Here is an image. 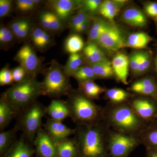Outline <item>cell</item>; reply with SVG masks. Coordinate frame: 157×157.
<instances>
[{"mask_svg": "<svg viewBox=\"0 0 157 157\" xmlns=\"http://www.w3.org/2000/svg\"><path fill=\"white\" fill-rule=\"evenodd\" d=\"M42 94L41 82L35 77H28L6 91L4 100L11 107L20 108L29 105Z\"/></svg>", "mask_w": 157, "mask_h": 157, "instance_id": "6da1fadb", "label": "cell"}, {"mask_svg": "<svg viewBox=\"0 0 157 157\" xmlns=\"http://www.w3.org/2000/svg\"><path fill=\"white\" fill-rule=\"evenodd\" d=\"M69 76L64 67L53 61L46 70L41 83L42 94L50 97H59L67 94L70 89Z\"/></svg>", "mask_w": 157, "mask_h": 157, "instance_id": "7a4b0ae2", "label": "cell"}, {"mask_svg": "<svg viewBox=\"0 0 157 157\" xmlns=\"http://www.w3.org/2000/svg\"><path fill=\"white\" fill-rule=\"evenodd\" d=\"M110 119L116 128L125 134L136 132L141 127L140 118L132 107L125 105L117 107L112 110Z\"/></svg>", "mask_w": 157, "mask_h": 157, "instance_id": "3957f363", "label": "cell"}, {"mask_svg": "<svg viewBox=\"0 0 157 157\" xmlns=\"http://www.w3.org/2000/svg\"><path fill=\"white\" fill-rule=\"evenodd\" d=\"M79 142L85 157H98L104 153V136L100 129L95 127L84 130L80 135Z\"/></svg>", "mask_w": 157, "mask_h": 157, "instance_id": "277c9868", "label": "cell"}, {"mask_svg": "<svg viewBox=\"0 0 157 157\" xmlns=\"http://www.w3.org/2000/svg\"><path fill=\"white\" fill-rule=\"evenodd\" d=\"M126 41L120 28L115 23L109 22L97 44L103 51L113 53L126 47Z\"/></svg>", "mask_w": 157, "mask_h": 157, "instance_id": "5b68a950", "label": "cell"}, {"mask_svg": "<svg viewBox=\"0 0 157 157\" xmlns=\"http://www.w3.org/2000/svg\"><path fill=\"white\" fill-rule=\"evenodd\" d=\"M14 60L25 68L29 77H35L42 68V61L30 44H25L17 51Z\"/></svg>", "mask_w": 157, "mask_h": 157, "instance_id": "8992f818", "label": "cell"}, {"mask_svg": "<svg viewBox=\"0 0 157 157\" xmlns=\"http://www.w3.org/2000/svg\"><path fill=\"white\" fill-rule=\"evenodd\" d=\"M135 137L125 133H116L110 135L109 140V151L114 157L126 155L137 145Z\"/></svg>", "mask_w": 157, "mask_h": 157, "instance_id": "52a82bcc", "label": "cell"}, {"mask_svg": "<svg viewBox=\"0 0 157 157\" xmlns=\"http://www.w3.org/2000/svg\"><path fill=\"white\" fill-rule=\"evenodd\" d=\"M72 109L76 118L82 121L94 120L98 116L97 107L84 96H76L73 98Z\"/></svg>", "mask_w": 157, "mask_h": 157, "instance_id": "ba28073f", "label": "cell"}, {"mask_svg": "<svg viewBox=\"0 0 157 157\" xmlns=\"http://www.w3.org/2000/svg\"><path fill=\"white\" fill-rule=\"evenodd\" d=\"M82 1L52 0L47 2L48 10L54 13L63 22L69 21L74 11L81 9Z\"/></svg>", "mask_w": 157, "mask_h": 157, "instance_id": "9c48e42d", "label": "cell"}, {"mask_svg": "<svg viewBox=\"0 0 157 157\" xmlns=\"http://www.w3.org/2000/svg\"><path fill=\"white\" fill-rule=\"evenodd\" d=\"M44 113L38 104L32 105L27 111L23 120L25 131L30 137H33L39 131Z\"/></svg>", "mask_w": 157, "mask_h": 157, "instance_id": "30bf717a", "label": "cell"}, {"mask_svg": "<svg viewBox=\"0 0 157 157\" xmlns=\"http://www.w3.org/2000/svg\"><path fill=\"white\" fill-rule=\"evenodd\" d=\"M131 107L140 118L151 122L157 119V101L152 98L135 99Z\"/></svg>", "mask_w": 157, "mask_h": 157, "instance_id": "8fae6325", "label": "cell"}, {"mask_svg": "<svg viewBox=\"0 0 157 157\" xmlns=\"http://www.w3.org/2000/svg\"><path fill=\"white\" fill-rule=\"evenodd\" d=\"M131 90L157 101V79L153 76H146L135 82L131 86Z\"/></svg>", "mask_w": 157, "mask_h": 157, "instance_id": "7c38bea8", "label": "cell"}, {"mask_svg": "<svg viewBox=\"0 0 157 157\" xmlns=\"http://www.w3.org/2000/svg\"><path fill=\"white\" fill-rule=\"evenodd\" d=\"M114 76L124 84H128L130 66L129 56L122 52H118L111 61Z\"/></svg>", "mask_w": 157, "mask_h": 157, "instance_id": "4fadbf2b", "label": "cell"}, {"mask_svg": "<svg viewBox=\"0 0 157 157\" xmlns=\"http://www.w3.org/2000/svg\"><path fill=\"white\" fill-rule=\"evenodd\" d=\"M37 151L42 157H56L57 154L56 144L48 134L40 131L35 140Z\"/></svg>", "mask_w": 157, "mask_h": 157, "instance_id": "5bb4252c", "label": "cell"}, {"mask_svg": "<svg viewBox=\"0 0 157 157\" xmlns=\"http://www.w3.org/2000/svg\"><path fill=\"white\" fill-rule=\"evenodd\" d=\"M121 16L123 21L131 26L142 28L148 25V20L146 14L144 11L136 7H129L125 9Z\"/></svg>", "mask_w": 157, "mask_h": 157, "instance_id": "9a60e30c", "label": "cell"}, {"mask_svg": "<svg viewBox=\"0 0 157 157\" xmlns=\"http://www.w3.org/2000/svg\"><path fill=\"white\" fill-rule=\"evenodd\" d=\"M46 129L48 135L57 144L73 134L75 131L68 128L62 121L51 119L46 124Z\"/></svg>", "mask_w": 157, "mask_h": 157, "instance_id": "2e32d148", "label": "cell"}, {"mask_svg": "<svg viewBox=\"0 0 157 157\" xmlns=\"http://www.w3.org/2000/svg\"><path fill=\"white\" fill-rule=\"evenodd\" d=\"M40 26L50 33H57L63 28L64 23L49 10L42 11L39 15Z\"/></svg>", "mask_w": 157, "mask_h": 157, "instance_id": "e0dca14e", "label": "cell"}, {"mask_svg": "<svg viewBox=\"0 0 157 157\" xmlns=\"http://www.w3.org/2000/svg\"><path fill=\"white\" fill-rule=\"evenodd\" d=\"M83 56L90 65L96 64L108 60L104 51L94 42H88L83 50Z\"/></svg>", "mask_w": 157, "mask_h": 157, "instance_id": "ac0fdd59", "label": "cell"}, {"mask_svg": "<svg viewBox=\"0 0 157 157\" xmlns=\"http://www.w3.org/2000/svg\"><path fill=\"white\" fill-rule=\"evenodd\" d=\"M149 34L142 32H135L129 35L126 38V47L135 49H145L153 41Z\"/></svg>", "mask_w": 157, "mask_h": 157, "instance_id": "d6986e66", "label": "cell"}, {"mask_svg": "<svg viewBox=\"0 0 157 157\" xmlns=\"http://www.w3.org/2000/svg\"><path fill=\"white\" fill-rule=\"evenodd\" d=\"M124 6L119 0L104 1L99 9V13L108 22L114 23V19L120 11L121 8Z\"/></svg>", "mask_w": 157, "mask_h": 157, "instance_id": "ffe728a7", "label": "cell"}, {"mask_svg": "<svg viewBox=\"0 0 157 157\" xmlns=\"http://www.w3.org/2000/svg\"><path fill=\"white\" fill-rule=\"evenodd\" d=\"M47 111L52 119L59 121L64 120L70 113L68 106L62 101L57 100L51 101Z\"/></svg>", "mask_w": 157, "mask_h": 157, "instance_id": "44dd1931", "label": "cell"}, {"mask_svg": "<svg viewBox=\"0 0 157 157\" xmlns=\"http://www.w3.org/2000/svg\"><path fill=\"white\" fill-rule=\"evenodd\" d=\"M109 23L100 17L93 18L88 30V42L97 43Z\"/></svg>", "mask_w": 157, "mask_h": 157, "instance_id": "7402d4cb", "label": "cell"}, {"mask_svg": "<svg viewBox=\"0 0 157 157\" xmlns=\"http://www.w3.org/2000/svg\"><path fill=\"white\" fill-rule=\"evenodd\" d=\"M84 40L81 36L74 33L68 36L65 40L64 49L70 54L79 53L85 46Z\"/></svg>", "mask_w": 157, "mask_h": 157, "instance_id": "603a6c76", "label": "cell"}, {"mask_svg": "<svg viewBox=\"0 0 157 157\" xmlns=\"http://www.w3.org/2000/svg\"><path fill=\"white\" fill-rule=\"evenodd\" d=\"M83 56L80 53L72 54L70 56L64 67L65 73L68 76H73L75 73L83 66Z\"/></svg>", "mask_w": 157, "mask_h": 157, "instance_id": "cb8c5ba5", "label": "cell"}, {"mask_svg": "<svg viewBox=\"0 0 157 157\" xmlns=\"http://www.w3.org/2000/svg\"><path fill=\"white\" fill-rule=\"evenodd\" d=\"M79 86L85 96L88 99H97L105 91L104 88L93 80L81 82L79 83Z\"/></svg>", "mask_w": 157, "mask_h": 157, "instance_id": "d4e9b609", "label": "cell"}, {"mask_svg": "<svg viewBox=\"0 0 157 157\" xmlns=\"http://www.w3.org/2000/svg\"><path fill=\"white\" fill-rule=\"evenodd\" d=\"M90 66L92 68L97 78H109L114 76L111 61L109 60Z\"/></svg>", "mask_w": 157, "mask_h": 157, "instance_id": "484cf974", "label": "cell"}, {"mask_svg": "<svg viewBox=\"0 0 157 157\" xmlns=\"http://www.w3.org/2000/svg\"><path fill=\"white\" fill-rule=\"evenodd\" d=\"M153 57L151 51L146 49L140 51V63L137 75L145 74L150 70L153 66Z\"/></svg>", "mask_w": 157, "mask_h": 157, "instance_id": "4316f807", "label": "cell"}, {"mask_svg": "<svg viewBox=\"0 0 157 157\" xmlns=\"http://www.w3.org/2000/svg\"><path fill=\"white\" fill-rule=\"evenodd\" d=\"M143 139L148 147L157 149V119L151 121L145 129Z\"/></svg>", "mask_w": 157, "mask_h": 157, "instance_id": "83f0119b", "label": "cell"}, {"mask_svg": "<svg viewBox=\"0 0 157 157\" xmlns=\"http://www.w3.org/2000/svg\"><path fill=\"white\" fill-rule=\"evenodd\" d=\"M57 153L60 157H74L76 148L72 140H64L56 144Z\"/></svg>", "mask_w": 157, "mask_h": 157, "instance_id": "f1b7e54d", "label": "cell"}, {"mask_svg": "<svg viewBox=\"0 0 157 157\" xmlns=\"http://www.w3.org/2000/svg\"><path fill=\"white\" fill-rule=\"evenodd\" d=\"M15 35L9 26L1 24L0 27V44L1 47L6 49L10 47L14 39Z\"/></svg>", "mask_w": 157, "mask_h": 157, "instance_id": "f546056e", "label": "cell"}, {"mask_svg": "<svg viewBox=\"0 0 157 157\" xmlns=\"http://www.w3.org/2000/svg\"><path fill=\"white\" fill-rule=\"evenodd\" d=\"M32 153L29 147L20 140L14 144L8 157H31Z\"/></svg>", "mask_w": 157, "mask_h": 157, "instance_id": "4dcf8cb0", "label": "cell"}, {"mask_svg": "<svg viewBox=\"0 0 157 157\" xmlns=\"http://www.w3.org/2000/svg\"><path fill=\"white\" fill-rule=\"evenodd\" d=\"M13 114L12 107L10 104L4 100H1L0 103V128L2 129L9 122Z\"/></svg>", "mask_w": 157, "mask_h": 157, "instance_id": "1f68e13d", "label": "cell"}, {"mask_svg": "<svg viewBox=\"0 0 157 157\" xmlns=\"http://www.w3.org/2000/svg\"><path fill=\"white\" fill-rule=\"evenodd\" d=\"M73 77L79 83L90 80H94L95 78H97L92 68L90 65H83L74 74Z\"/></svg>", "mask_w": 157, "mask_h": 157, "instance_id": "d6a6232c", "label": "cell"}, {"mask_svg": "<svg viewBox=\"0 0 157 157\" xmlns=\"http://www.w3.org/2000/svg\"><path fill=\"white\" fill-rule=\"evenodd\" d=\"M106 95L110 101L113 103H120L124 102L128 98V93L121 88H114L106 92Z\"/></svg>", "mask_w": 157, "mask_h": 157, "instance_id": "836d02e7", "label": "cell"}, {"mask_svg": "<svg viewBox=\"0 0 157 157\" xmlns=\"http://www.w3.org/2000/svg\"><path fill=\"white\" fill-rule=\"evenodd\" d=\"M92 18V14L80 9L79 11L71 17L68 21V25L73 30L76 27Z\"/></svg>", "mask_w": 157, "mask_h": 157, "instance_id": "e575fe53", "label": "cell"}, {"mask_svg": "<svg viewBox=\"0 0 157 157\" xmlns=\"http://www.w3.org/2000/svg\"><path fill=\"white\" fill-rule=\"evenodd\" d=\"M53 39L51 33L44 29L43 33L34 46L39 51H44L53 44Z\"/></svg>", "mask_w": 157, "mask_h": 157, "instance_id": "d590c367", "label": "cell"}, {"mask_svg": "<svg viewBox=\"0 0 157 157\" xmlns=\"http://www.w3.org/2000/svg\"><path fill=\"white\" fill-rule=\"evenodd\" d=\"M14 136L13 130H9L0 134V151L2 152L10 145Z\"/></svg>", "mask_w": 157, "mask_h": 157, "instance_id": "8d00e7d4", "label": "cell"}, {"mask_svg": "<svg viewBox=\"0 0 157 157\" xmlns=\"http://www.w3.org/2000/svg\"><path fill=\"white\" fill-rule=\"evenodd\" d=\"M101 0H85L82 1L81 10H83L91 14L99 11L102 3Z\"/></svg>", "mask_w": 157, "mask_h": 157, "instance_id": "74e56055", "label": "cell"}, {"mask_svg": "<svg viewBox=\"0 0 157 157\" xmlns=\"http://www.w3.org/2000/svg\"><path fill=\"white\" fill-rule=\"evenodd\" d=\"M15 6L17 10L22 12L33 11L37 7L33 0H17L15 1Z\"/></svg>", "mask_w": 157, "mask_h": 157, "instance_id": "f35d334b", "label": "cell"}, {"mask_svg": "<svg viewBox=\"0 0 157 157\" xmlns=\"http://www.w3.org/2000/svg\"><path fill=\"white\" fill-rule=\"evenodd\" d=\"M33 28L32 23L30 19L24 18L22 26L15 36L16 39L20 40H24L26 39L31 35Z\"/></svg>", "mask_w": 157, "mask_h": 157, "instance_id": "ab89813d", "label": "cell"}, {"mask_svg": "<svg viewBox=\"0 0 157 157\" xmlns=\"http://www.w3.org/2000/svg\"><path fill=\"white\" fill-rule=\"evenodd\" d=\"M13 81L11 70L8 66L3 67L0 71V85L3 86L11 84Z\"/></svg>", "mask_w": 157, "mask_h": 157, "instance_id": "60d3db41", "label": "cell"}, {"mask_svg": "<svg viewBox=\"0 0 157 157\" xmlns=\"http://www.w3.org/2000/svg\"><path fill=\"white\" fill-rule=\"evenodd\" d=\"M140 51L132 52L129 56V66L132 73L137 75L140 63Z\"/></svg>", "mask_w": 157, "mask_h": 157, "instance_id": "b9f144b4", "label": "cell"}, {"mask_svg": "<svg viewBox=\"0 0 157 157\" xmlns=\"http://www.w3.org/2000/svg\"><path fill=\"white\" fill-rule=\"evenodd\" d=\"M11 70L13 80L16 83L21 82L29 77L26 71L25 68L21 65Z\"/></svg>", "mask_w": 157, "mask_h": 157, "instance_id": "7bdbcfd3", "label": "cell"}, {"mask_svg": "<svg viewBox=\"0 0 157 157\" xmlns=\"http://www.w3.org/2000/svg\"><path fill=\"white\" fill-rule=\"evenodd\" d=\"M144 12L153 20L157 17V2H149L144 5Z\"/></svg>", "mask_w": 157, "mask_h": 157, "instance_id": "ee69618b", "label": "cell"}, {"mask_svg": "<svg viewBox=\"0 0 157 157\" xmlns=\"http://www.w3.org/2000/svg\"><path fill=\"white\" fill-rule=\"evenodd\" d=\"M13 1L11 0H0V17L8 16L11 12Z\"/></svg>", "mask_w": 157, "mask_h": 157, "instance_id": "f6af8a7d", "label": "cell"}, {"mask_svg": "<svg viewBox=\"0 0 157 157\" xmlns=\"http://www.w3.org/2000/svg\"><path fill=\"white\" fill-rule=\"evenodd\" d=\"M24 18H20L18 19H14L10 23L9 27L11 29V31L16 36V35L18 33V32L22 26L23 23Z\"/></svg>", "mask_w": 157, "mask_h": 157, "instance_id": "bcb514c9", "label": "cell"}, {"mask_svg": "<svg viewBox=\"0 0 157 157\" xmlns=\"http://www.w3.org/2000/svg\"><path fill=\"white\" fill-rule=\"evenodd\" d=\"M93 18L88 20L87 21L83 23L80 25H78V26L76 27L73 30V32L76 33H84L86 31L88 30L89 29L90 25L92 21Z\"/></svg>", "mask_w": 157, "mask_h": 157, "instance_id": "7dc6e473", "label": "cell"}, {"mask_svg": "<svg viewBox=\"0 0 157 157\" xmlns=\"http://www.w3.org/2000/svg\"><path fill=\"white\" fill-rule=\"evenodd\" d=\"M148 157H157V149L148 147Z\"/></svg>", "mask_w": 157, "mask_h": 157, "instance_id": "c3c4849f", "label": "cell"}, {"mask_svg": "<svg viewBox=\"0 0 157 157\" xmlns=\"http://www.w3.org/2000/svg\"><path fill=\"white\" fill-rule=\"evenodd\" d=\"M153 67L155 73H156L157 76V48L155 54L154 55Z\"/></svg>", "mask_w": 157, "mask_h": 157, "instance_id": "681fc988", "label": "cell"}, {"mask_svg": "<svg viewBox=\"0 0 157 157\" xmlns=\"http://www.w3.org/2000/svg\"><path fill=\"white\" fill-rule=\"evenodd\" d=\"M155 25L156 30V33L157 34V17L155 19Z\"/></svg>", "mask_w": 157, "mask_h": 157, "instance_id": "f907efd6", "label": "cell"}, {"mask_svg": "<svg viewBox=\"0 0 157 157\" xmlns=\"http://www.w3.org/2000/svg\"><path fill=\"white\" fill-rule=\"evenodd\" d=\"M155 45L157 47V41L155 43Z\"/></svg>", "mask_w": 157, "mask_h": 157, "instance_id": "816d5d0a", "label": "cell"}]
</instances>
